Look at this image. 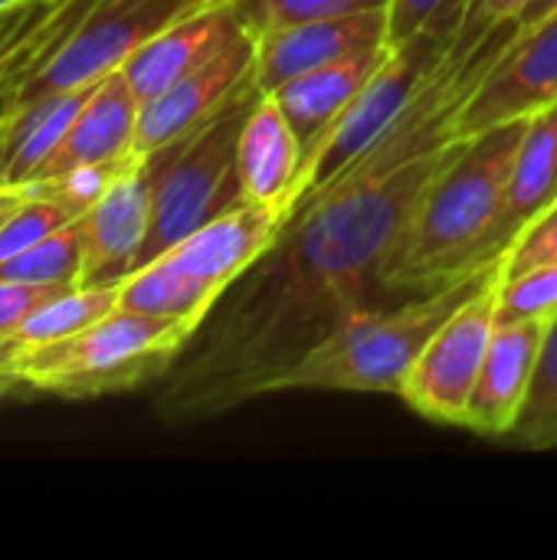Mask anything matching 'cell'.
<instances>
[{
    "mask_svg": "<svg viewBox=\"0 0 557 560\" xmlns=\"http://www.w3.org/2000/svg\"><path fill=\"white\" fill-rule=\"evenodd\" d=\"M456 138L407 161H358L286 217L272 246L220 295L158 381L167 423L230 413L282 381L358 308L391 302L381 269Z\"/></svg>",
    "mask_w": 557,
    "mask_h": 560,
    "instance_id": "1",
    "label": "cell"
},
{
    "mask_svg": "<svg viewBox=\"0 0 557 560\" xmlns=\"http://www.w3.org/2000/svg\"><path fill=\"white\" fill-rule=\"evenodd\" d=\"M525 128L529 118H519L456 144L381 269V289L391 302L440 292L489 266L486 240Z\"/></svg>",
    "mask_w": 557,
    "mask_h": 560,
    "instance_id": "2",
    "label": "cell"
},
{
    "mask_svg": "<svg viewBox=\"0 0 557 560\" xmlns=\"http://www.w3.org/2000/svg\"><path fill=\"white\" fill-rule=\"evenodd\" d=\"M506 262L496 259L460 282L401 302H378L351 312L286 381L282 390L397 394L440 325Z\"/></svg>",
    "mask_w": 557,
    "mask_h": 560,
    "instance_id": "3",
    "label": "cell"
},
{
    "mask_svg": "<svg viewBox=\"0 0 557 560\" xmlns=\"http://www.w3.org/2000/svg\"><path fill=\"white\" fill-rule=\"evenodd\" d=\"M194 328L177 318L112 308L89 328L20 351L13 371L20 387L53 397H105L161 381L177 361Z\"/></svg>",
    "mask_w": 557,
    "mask_h": 560,
    "instance_id": "4",
    "label": "cell"
},
{
    "mask_svg": "<svg viewBox=\"0 0 557 560\" xmlns=\"http://www.w3.org/2000/svg\"><path fill=\"white\" fill-rule=\"evenodd\" d=\"M286 213L263 203H240L121 282V308L177 318L194 331L220 295L272 246Z\"/></svg>",
    "mask_w": 557,
    "mask_h": 560,
    "instance_id": "5",
    "label": "cell"
},
{
    "mask_svg": "<svg viewBox=\"0 0 557 560\" xmlns=\"http://www.w3.org/2000/svg\"><path fill=\"white\" fill-rule=\"evenodd\" d=\"M253 79L194 135L148 154L151 167V226L138 269L210 223L213 217L246 203L236 164L240 131L259 102Z\"/></svg>",
    "mask_w": 557,
    "mask_h": 560,
    "instance_id": "6",
    "label": "cell"
},
{
    "mask_svg": "<svg viewBox=\"0 0 557 560\" xmlns=\"http://www.w3.org/2000/svg\"><path fill=\"white\" fill-rule=\"evenodd\" d=\"M476 3L479 0H453L410 39L391 43V52L374 72V79L364 85V92L348 105V112L328 131L292 210L305 207L309 200L325 194L332 184H338L351 171V164L414 105V98L443 69L446 56L463 39Z\"/></svg>",
    "mask_w": 557,
    "mask_h": 560,
    "instance_id": "7",
    "label": "cell"
},
{
    "mask_svg": "<svg viewBox=\"0 0 557 560\" xmlns=\"http://www.w3.org/2000/svg\"><path fill=\"white\" fill-rule=\"evenodd\" d=\"M210 3L217 0H82L26 75L20 102L105 79L158 33Z\"/></svg>",
    "mask_w": 557,
    "mask_h": 560,
    "instance_id": "8",
    "label": "cell"
},
{
    "mask_svg": "<svg viewBox=\"0 0 557 560\" xmlns=\"http://www.w3.org/2000/svg\"><path fill=\"white\" fill-rule=\"evenodd\" d=\"M506 262L440 325V331L430 338L423 354L417 358L401 400L446 427L466 423L469 397L476 390L492 331H496V312H499V285H502Z\"/></svg>",
    "mask_w": 557,
    "mask_h": 560,
    "instance_id": "9",
    "label": "cell"
},
{
    "mask_svg": "<svg viewBox=\"0 0 557 560\" xmlns=\"http://www.w3.org/2000/svg\"><path fill=\"white\" fill-rule=\"evenodd\" d=\"M557 102V10L542 23L519 30L499 62L473 89L456 115V141L499 128L506 121L532 118Z\"/></svg>",
    "mask_w": 557,
    "mask_h": 560,
    "instance_id": "10",
    "label": "cell"
},
{
    "mask_svg": "<svg viewBox=\"0 0 557 560\" xmlns=\"http://www.w3.org/2000/svg\"><path fill=\"white\" fill-rule=\"evenodd\" d=\"M253 56L256 36L243 26L197 69L181 75L161 95L141 102L135 151L148 158L207 125L253 79Z\"/></svg>",
    "mask_w": 557,
    "mask_h": 560,
    "instance_id": "11",
    "label": "cell"
},
{
    "mask_svg": "<svg viewBox=\"0 0 557 560\" xmlns=\"http://www.w3.org/2000/svg\"><path fill=\"white\" fill-rule=\"evenodd\" d=\"M85 240V266L79 285H121L141 259L151 226V167L138 154L98 203L79 217Z\"/></svg>",
    "mask_w": 557,
    "mask_h": 560,
    "instance_id": "12",
    "label": "cell"
},
{
    "mask_svg": "<svg viewBox=\"0 0 557 560\" xmlns=\"http://www.w3.org/2000/svg\"><path fill=\"white\" fill-rule=\"evenodd\" d=\"M387 39V10H368L332 20H309L256 36L253 85L269 95L279 85L322 69L328 62L368 52Z\"/></svg>",
    "mask_w": 557,
    "mask_h": 560,
    "instance_id": "13",
    "label": "cell"
},
{
    "mask_svg": "<svg viewBox=\"0 0 557 560\" xmlns=\"http://www.w3.org/2000/svg\"><path fill=\"white\" fill-rule=\"evenodd\" d=\"M387 52H391V43L374 46L358 56H348V59H338V62H328L322 69H312L305 75L279 85L276 92H269L302 148V184L328 138V131L338 125V118L348 112V105L374 79V72L381 69Z\"/></svg>",
    "mask_w": 557,
    "mask_h": 560,
    "instance_id": "14",
    "label": "cell"
},
{
    "mask_svg": "<svg viewBox=\"0 0 557 560\" xmlns=\"http://www.w3.org/2000/svg\"><path fill=\"white\" fill-rule=\"evenodd\" d=\"M545 331L548 322H496L463 430L486 440H506L512 433L538 368Z\"/></svg>",
    "mask_w": 557,
    "mask_h": 560,
    "instance_id": "15",
    "label": "cell"
},
{
    "mask_svg": "<svg viewBox=\"0 0 557 560\" xmlns=\"http://www.w3.org/2000/svg\"><path fill=\"white\" fill-rule=\"evenodd\" d=\"M557 200V102L529 118L509 171L496 223L486 240V262L502 259L515 240Z\"/></svg>",
    "mask_w": 557,
    "mask_h": 560,
    "instance_id": "16",
    "label": "cell"
},
{
    "mask_svg": "<svg viewBox=\"0 0 557 560\" xmlns=\"http://www.w3.org/2000/svg\"><path fill=\"white\" fill-rule=\"evenodd\" d=\"M236 30H243V23L233 3L217 0L177 20L174 26L158 33L151 43H144L138 52H131L128 62L121 66V75L138 95V102H148L161 95L167 85H174L181 75L197 69L204 59H210Z\"/></svg>",
    "mask_w": 557,
    "mask_h": 560,
    "instance_id": "17",
    "label": "cell"
},
{
    "mask_svg": "<svg viewBox=\"0 0 557 560\" xmlns=\"http://www.w3.org/2000/svg\"><path fill=\"white\" fill-rule=\"evenodd\" d=\"M240 184L246 203L276 207L289 217L302 190V148L272 95L253 105L236 144Z\"/></svg>",
    "mask_w": 557,
    "mask_h": 560,
    "instance_id": "18",
    "label": "cell"
},
{
    "mask_svg": "<svg viewBox=\"0 0 557 560\" xmlns=\"http://www.w3.org/2000/svg\"><path fill=\"white\" fill-rule=\"evenodd\" d=\"M138 112H141V102L131 92V85L125 82L121 69L108 72L95 85V92L76 115L72 128L66 131L62 144L56 148V154L43 164V171L36 177H53V174L72 171V167L108 164V161H125V158L138 154L135 151Z\"/></svg>",
    "mask_w": 557,
    "mask_h": 560,
    "instance_id": "19",
    "label": "cell"
},
{
    "mask_svg": "<svg viewBox=\"0 0 557 560\" xmlns=\"http://www.w3.org/2000/svg\"><path fill=\"white\" fill-rule=\"evenodd\" d=\"M98 82L16 102L0 138V187H23L43 171Z\"/></svg>",
    "mask_w": 557,
    "mask_h": 560,
    "instance_id": "20",
    "label": "cell"
},
{
    "mask_svg": "<svg viewBox=\"0 0 557 560\" xmlns=\"http://www.w3.org/2000/svg\"><path fill=\"white\" fill-rule=\"evenodd\" d=\"M121 302V285H76L59 292L56 299H49L43 308H36L16 335L7 338V345L13 348V354L69 338L82 328H89L92 322L105 318L112 308H118Z\"/></svg>",
    "mask_w": 557,
    "mask_h": 560,
    "instance_id": "21",
    "label": "cell"
},
{
    "mask_svg": "<svg viewBox=\"0 0 557 560\" xmlns=\"http://www.w3.org/2000/svg\"><path fill=\"white\" fill-rule=\"evenodd\" d=\"M85 266V240L82 223L72 220L39 243L26 246L23 253L0 262V279L13 282H36V285H79Z\"/></svg>",
    "mask_w": 557,
    "mask_h": 560,
    "instance_id": "22",
    "label": "cell"
},
{
    "mask_svg": "<svg viewBox=\"0 0 557 560\" xmlns=\"http://www.w3.org/2000/svg\"><path fill=\"white\" fill-rule=\"evenodd\" d=\"M506 443L522 450H557V315L548 322L525 407Z\"/></svg>",
    "mask_w": 557,
    "mask_h": 560,
    "instance_id": "23",
    "label": "cell"
},
{
    "mask_svg": "<svg viewBox=\"0 0 557 560\" xmlns=\"http://www.w3.org/2000/svg\"><path fill=\"white\" fill-rule=\"evenodd\" d=\"M246 33L263 36L282 26L309 23V20H332L351 16L368 10H387L391 0H230Z\"/></svg>",
    "mask_w": 557,
    "mask_h": 560,
    "instance_id": "24",
    "label": "cell"
},
{
    "mask_svg": "<svg viewBox=\"0 0 557 560\" xmlns=\"http://www.w3.org/2000/svg\"><path fill=\"white\" fill-rule=\"evenodd\" d=\"M135 158H138V154H131V158H125V161L72 167V171L53 174V177H36V180L23 184V194L43 197V200L56 203L59 210H66L72 220H79V217H85V213L98 203V197L115 184V177H118Z\"/></svg>",
    "mask_w": 557,
    "mask_h": 560,
    "instance_id": "25",
    "label": "cell"
},
{
    "mask_svg": "<svg viewBox=\"0 0 557 560\" xmlns=\"http://www.w3.org/2000/svg\"><path fill=\"white\" fill-rule=\"evenodd\" d=\"M557 315V262L502 272L496 322H552Z\"/></svg>",
    "mask_w": 557,
    "mask_h": 560,
    "instance_id": "26",
    "label": "cell"
},
{
    "mask_svg": "<svg viewBox=\"0 0 557 560\" xmlns=\"http://www.w3.org/2000/svg\"><path fill=\"white\" fill-rule=\"evenodd\" d=\"M79 3L82 0H66L62 3V10L46 23V30H39L3 69H0V138H3V128H7V121H10V115L16 112V102H20V89H23V82H26V75L33 72V66L39 62V56H43V49L69 26V20H72V13L79 10Z\"/></svg>",
    "mask_w": 557,
    "mask_h": 560,
    "instance_id": "27",
    "label": "cell"
},
{
    "mask_svg": "<svg viewBox=\"0 0 557 560\" xmlns=\"http://www.w3.org/2000/svg\"><path fill=\"white\" fill-rule=\"evenodd\" d=\"M72 223V217L66 210H59L56 203L26 194L23 203L7 217V223L0 226V262H7L10 256L23 253L26 246L39 243L43 236H49L53 230Z\"/></svg>",
    "mask_w": 557,
    "mask_h": 560,
    "instance_id": "28",
    "label": "cell"
},
{
    "mask_svg": "<svg viewBox=\"0 0 557 560\" xmlns=\"http://www.w3.org/2000/svg\"><path fill=\"white\" fill-rule=\"evenodd\" d=\"M66 0H33L0 13V69L62 10Z\"/></svg>",
    "mask_w": 557,
    "mask_h": 560,
    "instance_id": "29",
    "label": "cell"
},
{
    "mask_svg": "<svg viewBox=\"0 0 557 560\" xmlns=\"http://www.w3.org/2000/svg\"><path fill=\"white\" fill-rule=\"evenodd\" d=\"M66 289H76V285H36V282L0 279V341H7L10 335H16L20 325L36 308H43L49 299H56Z\"/></svg>",
    "mask_w": 557,
    "mask_h": 560,
    "instance_id": "30",
    "label": "cell"
},
{
    "mask_svg": "<svg viewBox=\"0 0 557 560\" xmlns=\"http://www.w3.org/2000/svg\"><path fill=\"white\" fill-rule=\"evenodd\" d=\"M545 262H557V200L506 253V272H525Z\"/></svg>",
    "mask_w": 557,
    "mask_h": 560,
    "instance_id": "31",
    "label": "cell"
},
{
    "mask_svg": "<svg viewBox=\"0 0 557 560\" xmlns=\"http://www.w3.org/2000/svg\"><path fill=\"white\" fill-rule=\"evenodd\" d=\"M446 3L453 0H391L387 7V39L404 43L417 30H423Z\"/></svg>",
    "mask_w": 557,
    "mask_h": 560,
    "instance_id": "32",
    "label": "cell"
},
{
    "mask_svg": "<svg viewBox=\"0 0 557 560\" xmlns=\"http://www.w3.org/2000/svg\"><path fill=\"white\" fill-rule=\"evenodd\" d=\"M13 348L7 345V341H0V397H7L10 390H16L20 387V381H16V371H13Z\"/></svg>",
    "mask_w": 557,
    "mask_h": 560,
    "instance_id": "33",
    "label": "cell"
},
{
    "mask_svg": "<svg viewBox=\"0 0 557 560\" xmlns=\"http://www.w3.org/2000/svg\"><path fill=\"white\" fill-rule=\"evenodd\" d=\"M555 10H557V0H529V3H525V10H522L515 20H519V26H522V30H529V26L542 23V20H545L548 13H555Z\"/></svg>",
    "mask_w": 557,
    "mask_h": 560,
    "instance_id": "34",
    "label": "cell"
},
{
    "mask_svg": "<svg viewBox=\"0 0 557 560\" xmlns=\"http://www.w3.org/2000/svg\"><path fill=\"white\" fill-rule=\"evenodd\" d=\"M525 3H529V0H483V10H486L496 23H502V20H515V16L525 10Z\"/></svg>",
    "mask_w": 557,
    "mask_h": 560,
    "instance_id": "35",
    "label": "cell"
},
{
    "mask_svg": "<svg viewBox=\"0 0 557 560\" xmlns=\"http://www.w3.org/2000/svg\"><path fill=\"white\" fill-rule=\"evenodd\" d=\"M23 187H0V226L7 223V217L23 203Z\"/></svg>",
    "mask_w": 557,
    "mask_h": 560,
    "instance_id": "36",
    "label": "cell"
},
{
    "mask_svg": "<svg viewBox=\"0 0 557 560\" xmlns=\"http://www.w3.org/2000/svg\"><path fill=\"white\" fill-rule=\"evenodd\" d=\"M23 3H33V0H0V13L3 10H13V7H23Z\"/></svg>",
    "mask_w": 557,
    "mask_h": 560,
    "instance_id": "37",
    "label": "cell"
}]
</instances>
